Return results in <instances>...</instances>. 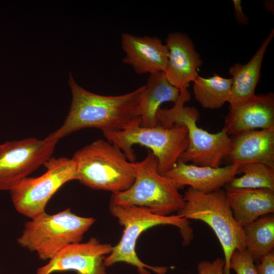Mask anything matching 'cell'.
Segmentation results:
<instances>
[{
	"instance_id": "cell-6",
	"label": "cell",
	"mask_w": 274,
	"mask_h": 274,
	"mask_svg": "<svg viewBox=\"0 0 274 274\" xmlns=\"http://www.w3.org/2000/svg\"><path fill=\"white\" fill-rule=\"evenodd\" d=\"M183 196L185 204L178 215L187 220L201 221L212 229L224 253L223 274H230L231 255L236 250L246 249V237L244 228L234 218L225 190L205 193L189 187Z\"/></svg>"
},
{
	"instance_id": "cell-5",
	"label": "cell",
	"mask_w": 274,
	"mask_h": 274,
	"mask_svg": "<svg viewBox=\"0 0 274 274\" xmlns=\"http://www.w3.org/2000/svg\"><path fill=\"white\" fill-rule=\"evenodd\" d=\"M133 183L127 190L113 193L111 202L144 208L160 216H168L183 208L185 201L179 192L181 187L159 173L157 159L150 150L143 160L133 162Z\"/></svg>"
},
{
	"instance_id": "cell-26",
	"label": "cell",
	"mask_w": 274,
	"mask_h": 274,
	"mask_svg": "<svg viewBox=\"0 0 274 274\" xmlns=\"http://www.w3.org/2000/svg\"><path fill=\"white\" fill-rule=\"evenodd\" d=\"M232 2L233 4L234 16L236 21L241 24H248L249 19L243 12L242 1L241 0H232Z\"/></svg>"
},
{
	"instance_id": "cell-8",
	"label": "cell",
	"mask_w": 274,
	"mask_h": 274,
	"mask_svg": "<svg viewBox=\"0 0 274 274\" xmlns=\"http://www.w3.org/2000/svg\"><path fill=\"white\" fill-rule=\"evenodd\" d=\"M102 133L107 141L118 147L131 162H134L136 158L133 146L148 148L155 156L161 175L176 165L189 145L187 128L177 124L170 127L138 125L124 130Z\"/></svg>"
},
{
	"instance_id": "cell-23",
	"label": "cell",
	"mask_w": 274,
	"mask_h": 274,
	"mask_svg": "<svg viewBox=\"0 0 274 274\" xmlns=\"http://www.w3.org/2000/svg\"><path fill=\"white\" fill-rule=\"evenodd\" d=\"M229 267L236 274H257L254 260L246 249L233 252Z\"/></svg>"
},
{
	"instance_id": "cell-3",
	"label": "cell",
	"mask_w": 274,
	"mask_h": 274,
	"mask_svg": "<svg viewBox=\"0 0 274 274\" xmlns=\"http://www.w3.org/2000/svg\"><path fill=\"white\" fill-rule=\"evenodd\" d=\"M72 159L76 180L91 188L113 194L127 190L134 182L133 162L108 141L93 142L76 152Z\"/></svg>"
},
{
	"instance_id": "cell-17",
	"label": "cell",
	"mask_w": 274,
	"mask_h": 274,
	"mask_svg": "<svg viewBox=\"0 0 274 274\" xmlns=\"http://www.w3.org/2000/svg\"><path fill=\"white\" fill-rule=\"evenodd\" d=\"M225 188L234 218L242 227L264 215L273 214L274 191L267 189Z\"/></svg>"
},
{
	"instance_id": "cell-20",
	"label": "cell",
	"mask_w": 274,
	"mask_h": 274,
	"mask_svg": "<svg viewBox=\"0 0 274 274\" xmlns=\"http://www.w3.org/2000/svg\"><path fill=\"white\" fill-rule=\"evenodd\" d=\"M232 79L222 77L216 74L211 77L198 76L193 82L195 99L204 108L216 109L229 102Z\"/></svg>"
},
{
	"instance_id": "cell-12",
	"label": "cell",
	"mask_w": 274,
	"mask_h": 274,
	"mask_svg": "<svg viewBox=\"0 0 274 274\" xmlns=\"http://www.w3.org/2000/svg\"><path fill=\"white\" fill-rule=\"evenodd\" d=\"M165 44L168 51L165 77L180 91L186 89L199 75L198 71L202 63L200 55L191 39L180 32L169 33Z\"/></svg>"
},
{
	"instance_id": "cell-18",
	"label": "cell",
	"mask_w": 274,
	"mask_h": 274,
	"mask_svg": "<svg viewBox=\"0 0 274 274\" xmlns=\"http://www.w3.org/2000/svg\"><path fill=\"white\" fill-rule=\"evenodd\" d=\"M274 37L272 29L251 59L246 64L236 63L231 66L229 73L232 76L229 104L246 100L255 95V89L261 76V68L267 48Z\"/></svg>"
},
{
	"instance_id": "cell-2",
	"label": "cell",
	"mask_w": 274,
	"mask_h": 274,
	"mask_svg": "<svg viewBox=\"0 0 274 274\" xmlns=\"http://www.w3.org/2000/svg\"><path fill=\"white\" fill-rule=\"evenodd\" d=\"M110 210L123 226L124 230L120 241L113 247L111 252L104 260L106 267L121 262L135 267L140 274H150L147 269L157 274H165L166 268L149 265L138 257L135 248L140 235L154 226L170 225L179 229L185 245L190 244L193 238V232L189 221L179 215L160 216L144 208L118 204L111 201Z\"/></svg>"
},
{
	"instance_id": "cell-14",
	"label": "cell",
	"mask_w": 274,
	"mask_h": 274,
	"mask_svg": "<svg viewBox=\"0 0 274 274\" xmlns=\"http://www.w3.org/2000/svg\"><path fill=\"white\" fill-rule=\"evenodd\" d=\"M121 44L125 55L124 63L129 65L138 74L164 72L168 51L156 37H139L128 33L121 36Z\"/></svg>"
},
{
	"instance_id": "cell-7",
	"label": "cell",
	"mask_w": 274,
	"mask_h": 274,
	"mask_svg": "<svg viewBox=\"0 0 274 274\" xmlns=\"http://www.w3.org/2000/svg\"><path fill=\"white\" fill-rule=\"evenodd\" d=\"M95 221L78 216L70 208L52 215L45 212L25 223L17 242L40 259L49 260L66 246L80 243Z\"/></svg>"
},
{
	"instance_id": "cell-22",
	"label": "cell",
	"mask_w": 274,
	"mask_h": 274,
	"mask_svg": "<svg viewBox=\"0 0 274 274\" xmlns=\"http://www.w3.org/2000/svg\"><path fill=\"white\" fill-rule=\"evenodd\" d=\"M225 187L231 188L267 189L274 191V167L261 163H248L239 166L238 174Z\"/></svg>"
},
{
	"instance_id": "cell-1",
	"label": "cell",
	"mask_w": 274,
	"mask_h": 274,
	"mask_svg": "<svg viewBox=\"0 0 274 274\" xmlns=\"http://www.w3.org/2000/svg\"><path fill=\"white\" fill-rule=\"evenodd\" d=\"M72 100L62 125L44 139L57 142L75 131L95 128L102 132L126 130L141 125L137 109L145 85L119 95H102L79 86L70 73Z\"/></svg>"
},
{
	"instance_id": "cell-21",
	"label": "cell",
	"mask_w": 274,
	"mask_h": 274,
	"mask_svg": "<svg viewBox=\"0 0 274 274\" xmlns=\"http://www.w3.org/2000/svg\"><path fill=\"white\" fill-rule=\"evenodd\" d=\"M246 237V249L254 261L273 251L274 215H264L244 227Z\"/></svg>"
},
{
	"instance_id": "cell-11",
	"label": "cell",
	"mask_w": 274,
	"mask_h": 274,
	"mask_svg": "<svg viewBox=\"0 0 274 274\" xmlns=\"http://www.w3.org/2000/svg\"><path fill=\"white\" fill-rule=\"evenodd\" d=\"M111 244L102 243L96 238L85 243L71 244L56 254L45 265L38 268L36 274L73 270L76 274H109L104 260L111 252Z\"/></svg>"
},
{
	"instance_id": "cell-15",
	"label": "cell",
	"mask_w": 274,
	"mask_h": 274,
	"mask_svg": "<svg viewBox=\"0 0 274 274\" xmlns=\"http://www.w3.org/2000/svg\"><path fill=\"white\" fill-rule=\"evenodd\" d=\"M239 166L231 164L213 167L187 164L179 160L165 175L181 188L189 187L200 192L210 193L222 189L238 174Z\"/></svg>"
},
{
	"instance_id": "cell-10",
	"label": "cell",
	"mask_w": 274,
	"mask_h": 274,
	"mask_svg": "<svg viewBox=\"0 0 274 274\" xmlns=\"http://www.w3.org/2000/svg\"><path fill=\"white\" fill-rule=\"evenodd\" d=\"M57 142L28 138L0 144V190L10 191L50 158Z\"/></svg>"
},
{
	"instance_id": "cell-9",
	"label": "cell",
	"mask_w": 274,
	"mask_h": 274,
	"mask_svg": "<svg viewBox=\"0 0 274 274\" xmlns=\"http://www.w3.org/2000/svg\"><path fill=\"white\" fill-rule=\"evenodd\" d=\"M44 165L46 168L44 174L38 177H26L9 191L16 211L30 219L45 213L49 200L61 186L76 180L72 158L51 157Z\"/></svg>"
},
{
	"instance_id": "cell-19",
	"label": "cell",
	"mask_w": 274,
	"mask_h": 274,
	"mask_svg": "<svg viewBox=\"0 0 274 274\" xmlns=\"http://www.w3.org/2000/svg\"><path fill=\"white\" fill-rule=\"evenodd\" d=\"M180 95V90L168 82L164 72L150 75L137 109L140 126L151 127L159 125L156 114L160 106L167 101L176 104Z\"/></svg>"
},
{
	"instance_id": "cell-16",
	"label": "cell",
	"mask_w": 274,
	"mask_h": 274,
	"mask_svg": "<svg viewBox=\"0 0 274 274\" xmlns=\"http://www.w3.org/2000/svg\"><path fill=\"white\" fill-rule=\"evenodd\" d=\"M231 139L226 157L231 164L261 163L274 167V128L246 131Z\"/></svg>"
},
{
	"instance_id": "cell-13",
	"label": "cell",
	"mask_w": 274,
	"mask_h": 274,
	"mask_svg": "<svg viewBox=\"0 0 274 274\" xmlns=\"http://www.w3.org/2000/svg\"><path fill=\"white\" fill-rule=\"evenodd\" d=\"M224 128L229 136L274 128L273 93L255 94L246 100L230 105Z\"/></svg>"
},
{
	"instance_id": "cell-4",
	"label": "cell",
	"mask_w": 274,
	"mask_h": 274,
	"mask_svg": "<svg viewBox=\"0 0 274 274\" xmlns=\"http://www.w3.org/2000/svg\"><path fill=\"white\" fill-rule=\"evenodd\" d=\"M190 99L187 89L180 91L179 99L173 108L158 109L156 114L158 123L165 127L177 124L187 128L189 145L179 160L198 166L219 167L230 152L232 139L224 128L212 133L198 127V111L195 107L184 106Z\"/></svg>"
},
{
	"instance_id": "cell-25",
	"label": "cell",
	"mask_w": 274,
	"mask_h": 274,
	"mask_svg": "<svg viewBox=\"0 0 274 274\" xmlns=\"http://www.w3.org/2000/svg\"><path fill=\"white\" fill-rule=\"evenodd\" d=\"M256 266L257 274H274V252L263 257Z\"/></svg>"
},
{
	"instance_id": "cell-24",
	"label": "cell",
	"mask_w": 274,
	"mask_h": 274,
	"mask_svg": "<svg viewBox=\"0 0 274 274\" xmlns=\"http://www.w3.org/2000/svg\"><path fill=\"white\" fill-rule=\"evenodd\" d=\"M224 259L217 258L212 262L203 260L197 264L198 274H223Z\"/></svg>"
}]
</instances>
